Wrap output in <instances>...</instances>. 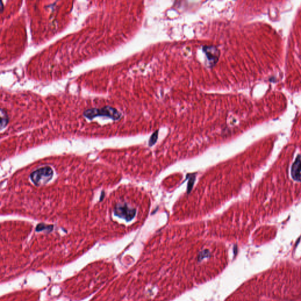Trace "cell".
<instances>
[{"label":"cell","mask_w":301,"mask_h":301,"mask_svg":"<svg viewBox=\"0 0 301 301\" xmlns=\"http://www.w3.org/2000/svg\"><path fill=\"white\" fill-rule=\"evenodd\" d=\"M202 50L207 57L209 66L213 67L215 66L218 63L221 55L220 50L213 45H205L203 47Z\"/></svg>","instance_id":"cell-4"},{"label":"cell","mask_w":301,"mask_h":301,"mask_svg":"<svg viewBox=\"0 0 301 301\" xmlns=\"http://www.w3.org/2000/svg\"><path fill=\"white\" fill-rule=\"evenodd\" d=\"M1 130L7 126L8 123V117L5 111H3L2 109L1 110Z\"/></svg>","instance_id":"cell-6"},{"label":"cell","mask_w":301,"mask_h":301,"mask_svg":"<svg viewBox=\"0 0 301 301\" xmlns=\"http://www.w3.org/2000/svg\"><path fill=\"white\" fill-rule=\"evenodd\" d=\"M158 131H157L152 135V136L150 138L149 141V146H152L157 142L158 139Z\"/></svg>","instance_id":"cell-8"},{"label":"cell","mask_w":301,"mask_h":301,"mask_svg":"<svg viewBox=\"0 0 301 301\" xmlns=\"http://www.w3.org/2000/svg\"><path fill=\"white\" fill-rule=\"evenodd\" d=\"M54 172L50 167L40 168L30 174V179L37 186H41L48 183L53 178Z\"/></svg>","instance_id":"cell-2"},{"label":"cell","mask_w":301,"mask_h":301,"mask_svg":"<svg viewBox=\"0 0 301 301\" xmlns=\"http://www.w3.org/2000/svg\"><path fill=\"white\" fill-rule=\"evenodd\" d=\"M291 175L294 180L301 181V154L296 158L292 166Z\"/></svg>","instance_id":"cell-5"},{"label":"cell","mask_w":301,"mask_h":301,"mask_svg":"<svg viewBox=\"0 0 301 301\" xmlns=\"http://www.w3.org/2000/svg\"><path fill=\"white\" fill-rule=\"evenodd\" d=\"M114 214L118 217L130 221L135 216L136 210L130 207L127 204H118L114 209Z\"/></svg>","instance_id":"cell-3"},{"label":"cell","mask_w":301,"mask_h":301,"mask_svg":"<svg viewBox=\"0 0 301 301\" xmlns=\"http://www.w3.org/2000/svg\"><path fill=\"white\" fill-rule=\"evenodd\" d=\"M84 115L89 119H92L96 117H106L113 120H118L122 117V114L118 110L110 106H105L101 108H92L86 110Z\"/></svg>","instance_id":"cell-1"},{"label":"cell","mask_w":301,"mask_h":301,"mask_svg":"<svg viewBox=\"0 0 301 301\" xmlns=\"http://www.w3.org/2000/svg\"><path fill=\"white\" fill-rule=\"evenodd\" d=\"M53 225H45L44 223H40L39 225H38L37 226V228H36V231L37 232H40V231H44L45 229H47L48 231V232H51L52 230L53 229Z\"/></svg>","instance_id":"cell-7"}]
</instances>
